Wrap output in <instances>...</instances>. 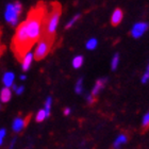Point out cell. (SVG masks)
<instances>
[{"mask_svg":"<svg viewBox=\"0 0 149 149\" xmlns=\"http://www.w3.org/2000/svg\"><path fill=\"white\" fill-rule=\"evenodd\" d=\"M48 117H49V116L47 115L46 111L44 109H40V111L36 113V115H35V120H36L37 123H43V121Z\"/></svg>","mask_w":149,"mask_h":149,"instance_id":"cell-15","label":"cell"},{"mask_svg":"<svg viewBox=\"0 0 149 149\" xmlns=\"http://www.w3.org/2000/svg\"><path fill=\"white\" fill-rule=\"evenodd\" d=\"M22 6L19 1H15L12 3H8L4 11V19L11 26H16L18 24L19 15L22 14Z\"/></svg>","mask_w":149,"mask_h":149,"instance_id":"cell-4","label":"cell"},{"mask_svg":"<svg viewBox=\"0 0 149 149\" xmlns=\"http://www.w3.org/2000/svg\"><path fill=\"white\" fill-rule=\"evenodd\" d=\"M51 107H52V97L48 96L46 98V101H45V104H44V110L46 111L47 115L50 116V112H51Z\"/></svg>","mask_w":149,"mask_h":149,"instance_id":"cell-16","label":"cell"},{"mask_svg":"<svg viewBox=\"0 0 149 149\" xmlns=\"http://www.w3.org/2000/svg\"><path fill=\"white\" fill-rule=\"evenodd\" d=\"M124 18V12H123V10L120 9H116L114 10V12L112 13V16H111V24L113 26H117L119 25L121 22Z\"/></svg>","mask_w":149,"mask_h":149,"instance_id":"cell-11","label":"cell"},{"mask_svg":"<svg viewBox=\"0 0 149 149\" xmlns=\"http://www.w3.org/2000/svg\"><path fill=\"white\" fill-rule=\"evenodd\" d=\"M31 44L29 42L28 33H27V26L26 22H22L20 25L17 27L15 36L13 40V48L15 51L16 56L18 59H22L31 48Z\"/></svg>","mask_w":149,"mask_h":149,"instance_id":"cell-2","label":"cell"},{"mask_svg":"<svg viewBox=\"0 0 149 149\" xmlns=\"http://www.w3.org/2000/svg\"><path fill=\"white\" fill-rule=\"evenodd\" d=\"M33 60H34V54H33V52L28 51L27 53H25V56L22 58V68L24 72L29 70L32 62H33Z\"/></svg>","mask_w":149,"mask_h":149,"instance_id":"cell-7","label":"cell"},{"mask_svg":"<svg viewBox=\"0 0 149 149\" xmlns=\"http://www.w3.org/2000/svg\"><path fill=\"white\" fill-rule=\"evenodd\" d=\"M149 25L145 22H140L134 24L133 27L131 28V35L134 38H140V37L143 36L146 31L148 30Z\"/></svg>","mask_w":149,"mask_h":149,"instance_id":"cell-6","label":"cell"},{"mask_svg":"<svg viewBox=\"0 0 149 149\" xmlns=\"http://www.w3.org/2000/svg\"><path fill=\"white\" fill-rule=\"evenodd\" d=\"M84 63V58L82 56H76L72 59V65L74 69H79L81 66L83 65Z\"/></svg>","mask_w":149,"mask_h":149,"instance_id":"cell-14","label":"cell"},{"mask_svg":"<svg viewBox=\"0 0 149 149\" xmlns=\"http://www.w3.org/2000/svg\"><path fill=\"white\" fill-rule=\"evenodd\" d=\"M51 43H52V40L46 36L38 40V43H37V45H36V48H35L34 52H33L34 59L35 60L44 59V58L48 54V52H49L50 47H51Z\"/></svg>","mask_w":149,"mask_h":149,"instance_id":"cell-5","label":"cell"},{"mask_svg":"<svg viewBox=\"0 0 149 149\" xmlns=\"http://www.w3.org/2000/svg\"><path fill=\"white\" fill-rule=\"evenodd\" d=\"M27 125V119L22 117H16L14 120H13L12 124V129L15 133H19L24 130V128L26 127Z\"/></svg>","mask_w":149,"mask_h":149,"instance_id":"cell-8","label":"cell"},{"mask_svg":"<svg viewBox=\"0 0 149 149\" xmlns=\"http://www.w3.org/2000/svg\"><path fill=\"white\" fill-rule=\"evenodd\" d=\"M14 80H15V74L12 72H6L3 74L2 76V83L4 85V87H12V85L14 84Z\"/></svg>","mask_w":149,"mask_h":149,"instance_id":"cell-10","label":"cell"},{"mask_svg":"<svg viewBox=\"0 0 149 149\" xmlns=\"http://www.w3.org/2000/svg\"><path fill=\"white\" fill-rule=\"evenodd\" d=\"M6 135V129H0V146L2 145Z\"/></svg>","mask_w":149,"mask_h":149,"instance_id":"cell-23","label":"cell"},{"mask_svg":"<svg viewBox=\"0 0 149 149\" xmlns=\"http://www.w3.org/2000/svg\"><path fill=\"white\" fill-rule=\"evenodd\" d=\"M15 144H16V139H13L12 142H11V144H10V148L9 149H14Z\"/></svg>","mask_w":149,"mask_h":149,"instance_id":"cell-27","label":"cell"},{"mask_svg":"<svg viewBox=\"0 0 149 149\" xmlns=\"http://www.w3.org/2000/svg\"><path fill=\"white\" fill-rule=\"evenodd\" d=\"M74 92L77 94H81L83 92V79L79 78L77 80V83L74 85Z\"/></svg>","mask_w":149,"mask_h":149,"instance_id":"cell-20","label":"cell"},{"mask_svg":"<svg viewBox=\"0 0 149 149\" xmlns=\"http://www.w3.org/2000/svg\"><path fill=\"white\" fill-rule=\"evenodd\" d=\"M12 98V91L10 87H3L0 92V102L6 103Z\"/></svg>","mask_w":149,"mask_h":149,"instance_id":"cell-13","label":"cell"},{"mask_svg":"<svg viewBox=\"0 0 149 149\" xmlns=\"http://www.w3.org/2000/svg\"><path fill=\"white\" fill-rule=\"evenodd\" d=\"M97 45H98V40L96 38H90L87 40L86 44H85V47H86L87 50H95L97 48Z\"/></svg>","mask_w":149,"mask_h":149,"instance_id":"cell-17","label":"cell"},{"mask_svg":"<svg viewBox=\"0 0 149 149\" xmlns=\"http://www.w3.org/2000/svg\"><path fill=\"white\" fill-rule=\"evenodd\" d=\"M80 16H81V14H79V13H78V14H76L74 16H72V18H70L68 20V22L66 24L65 29H70L72 27V26H74V24H76V22H77L78 20L80 19Z\"/></svg>","mask_w":149,"mask_h":149,"instance_id":"cell-19","label":"cell"},{"mask_svg":"<svg viewBox=\"0 0 149 149\" xmlns=\"http://www.w3.org/2000/svg\"><path fill=\"white\" fill-rule=\"evenodd\" d=\"M85 99H86L88 104H92V103H94V101H95V97H94L92 94H87L86 96H85Z\"/></svg>","mask_w":149,"mask_h":149,"instance_id":"cell-24","label":"cell"},{"mask_svg":"<svg viewBox=\"0 0 149 149\" xmlns=\"http://www.w3.org/2000/svg\"><path fill=\"white\" fill-rule=\"evenodd\" d=\"M107 81H108V79H107V78H100V79H98V80L96 81L95 85H94L93 90H92V93H91V94H92L94 97L97 96V95H98V94H99L100 92L103 90V87L106 86Z\"/></svg>","mask_w":149,"mask_h":149,"instance_id":"cell-9","label":"cell"},{"mask_svg":"<svg viewBox=\"0 0 149 149\" xmlns=\"http://www.w3.org/2000/svg\"><path fill=\"white\" fill-rule=\"evenodd\" d=\"M141 81H142V83L143 84H146L149 81V63L146 67V70H145V72L143 74V77H142V80Z\"/></svg>","mask_w":149,"mask_h":149,"instance_id":"cell-21","label":"cell"},{"mask_svg":"<svg viewBox=\"0 0 149 149\" xmlns=\"http://www.w3.org/2000/svg\"><path fill=\"white\" fill-rule=\"evenodd\" d=\"M45 15H46L45 6H43V4H38L34 9H32L30 11L28 18L25 20L26 26H27L29 42L31 44V46H33L36 42L40 40Z\"/></svg>","mask_w":149,"mask_h":149,"instance_id":"cell-1","label":"cell"},{"mask_svg":"<svg viewBox=\"0 0 149 149\" xmlns=\"http://www.w3.org/2000/svg\"><path fill=\"white\" fill-rule=\"evenodd\" d=\"M19 79H20V80H22V81H25L26 79H27V77H26L25 74H22V76L19 77Z\"/></svg>","mask_w":149,"mask_h":149,"instance_id":"cell-28","label":"cell"},{"mask_svg":"<svg viewBox=\"0 0 149 149\" xmlns=\"http://www.w3.org/2000/svg\"><path fill=\"white\" fill-rule=\"evenodd\" d=\"M0 109H1V103H0Z\"/></svg>","mask_w":149,"mask_h":149,"instance_id":"cell-29","label":"cell"},{"mask_svg":"<svg viewBox=\"0 0 149 149\" xmlns=\"http://www.w3.org/2000/svg\"><path fill=\"white\" fill-rule=\"evenodd\" d=\"M24 92H25V86H24V85H19V86L16 87L15 93L17 94V95H22Z\"/></svg>","mask_w":149,"mask_h":149,"instance_id":"cell-25","label":"cell"},{"mask_svg":"<svg viewBox=\"0 0 149 149\" xmlns=\"http://www.w3.org/2000/svg\"><path fill=\"white\" fill-rule=\"evenodd\" d=\"M128 136L126 134L121 133L116 136V139L113 142V149H120L121 146H124L125 144H127Z\"/></svg>","mask_w":149,"mask_h":149,"instance_id":"cell-12","label":"cell"},{"mask_svg":"<svg viewBox=\"0 0 149 149\" xmlns=\"http://www.w3.org/2000/svg\"><path fill=\"white\" fill-rule=\"evenodd\" d=\"M142 126H143V128L149 127V111L144 115L143 119H142Z\"/></svg>","mask_w":149,"mask_h":149,"instance_id":"cell-22","label":"cell"},{"mask_svg":"<svg viewBox=\"0 0 149 149\" xmlns=\"http://www.w3.org/2000/svg\"><path fill=\"white\" fill-rule=\"evenodd\" d=\"M60 16H61V8L59 4L56 3L46 22V37H49L52 40L53 35L56 34L58 26H59Z\"/></svg>","mask_w":149,"mask_h":149,"instance_id":"cell-3","label":"cell"},{"mask_svg":"<svg viewBox=\"0 0 149 149\" xmlns=\"http://www.w3.org/2000/svg\"><path fill=\"white\" fill-rule=\"evenodd\" d=\"M63 113H64V115H65V116H69V115H70V113H72V109H70V108H65Z\"/></svg>","mask_w":149,"mask_h":149,"instance_id":"cell-26","label":"cell"},{"mask_svg":"<svg viewBox=\"0 0 149 149\" xmlns=\"http://www.w3.org/2000/svg\"><path fill=\"white\" fill-rule=\"evenodd\" d=\"M118 65H119V54L115 53L111 60V69L112 70H116Z\"/></svg>","mask_w":149,"mask_h":149,"instance_id":"cell-18","label":"cell"}]
</instances>
